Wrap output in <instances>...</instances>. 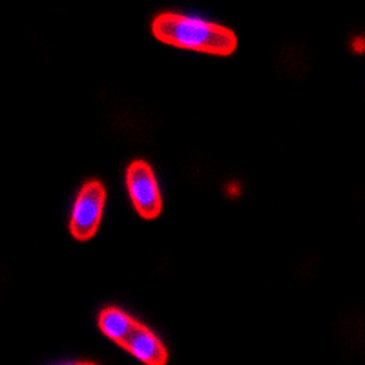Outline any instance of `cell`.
I'll list each match as a JSON object with an SVG mask.
<instances>
[{
  "label": "cell",
  "mask_w": 365,
  "mask_h": 365,
  "mask_svg": "<svg viewBox=\"0 0 365 365\" xmlns=\"http://www.w3.org/2000/svg\"><path fill=\"white\" fill-rule=\"evenodd\" d=\"M152 34L159 42L181 50L227 57L237 50L232 29L182 13H161L152 21Z\"/></svg>",
  "instance_id": "6da1fadb"
},
{
  "label": "cell",
  "mask_w": 365,
  "mask_h": 365,
  "mask_svg": "<svg viewBox=\"0 0 365 365\" xmlns=\"http://www.w3.org/2000/svg\"><path fill=\"white\" fill-rule=\"evenodd\" d=\"M101 332L113 344L145 365H166L168 351L163 341L146 325L137 322L128 312L117 307H106L97 319Z\"/></svg>",
  "instance_id": "7a4b0ae2"
},
{
  "label": "cell",
  "mask_w": 365,
  "mask_h": 365,
  "mask_svg": "<svg viewBox=\"0 0 365 365\" xmlns=\"http://www.w3.org/2000/svg\"><path fill=\"white\" fill-rule=\"evenodd\" d=\"M106 205V188L97 179H90L83 185L73 203L70 220V232L77 241H88L96 236L103 221Z\"/></svg>",
  "instance_id": "3957f363"
},
{
  "label": "cell",
  "mask_w": 365,
  "mask_h": 365,
  "mask_svg": "<svg viewBox=\"0 0 365 365\" xmlns=\"http://www.w3.org/2000/svg\"><path fill=\"white\" fill-rule=\"evenodd\" d=\"M126 190L133 208L143 220H158L163 212V195L154 168L146 161H132L126 168Z\"/></svg>",
  "instance_id": "277c9868"
},
{
  "label": "cell",
  "mask_w": 365,
  "mask_h": 365,
  "mask_svg": "<svg viewBox=\"0 0 365 365\" xmlns=\"http://www.w3.org/2000/svg\"><path fill=\"white\" fill-rule=\"evenodd\" d=\"M66 365H97V364H91V361H77V364H66Z\"/></svg>",
  "instance_id": "5b68a950"
}]
</instances>
